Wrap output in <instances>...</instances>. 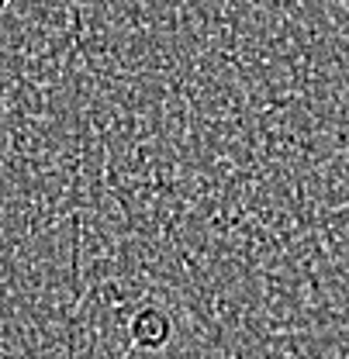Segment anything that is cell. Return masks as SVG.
Masks as SVG:
<instances>
[{
    "label": "cell",
    "mask_w": 349,
    "mask_h": 359,
    "mask_svg": "<svg viewBox=\"0 0 349 359\" xmlns=\"http://www.w3.org/2000/svg\"><path fill=\"white\" fill-rule=\"evenodd\" d=\"M129 335H131V346L142 349V353H166L176 342V335H180L173 304L163 301L159 294H145L142 304L131 314Z\"/></svg>",
    "instance_id": "cell-1"
}]
</instances>
